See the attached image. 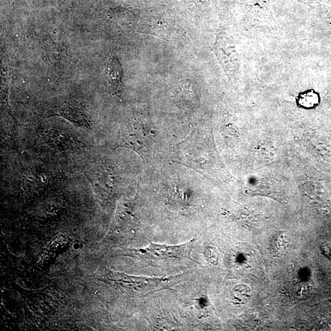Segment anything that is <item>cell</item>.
Masks as SVG:
<instances>
[{"mask_svg": "<svg viewBox=\"0 0 331 331\" xmlns=\"http://www.w3.org/2000/svg\"><path fill=\"white\" fill-rule=\"evenodd\" d=\"M330 302H331V300H330Z\"/></svg>", "mask_w": 331, "mask_h": 331, "instance_id": "52a82bcc", "label": "cell"}, {"mask_svg": "<svg viewBox=\"0 0 331 331\" xmlns=\"http://www.w3.org/2000/svg\"><path fill=\"white\" fill-rule=\"evenodd\" d=\"M106 77L113 92L121 97L122 91V69L118 58L110 56L106 64Z\"/></svg>", "mask_w": 331, "mask_h": 331, "instance_id": "3957f363", "label": "cell"}, {"mask_svg": "<svg viewBox=\"0 0 331 331\" xmlns=\"http://www.w3.org/2000/svg\"><path fill=\"white\" fill-rule=\"evenodd\" d=\"M290 238L288 233L281 231L273 236L270 242V251L274 256H282L288 252L290 245Z\"/></svg>", "mask_w": 331, "mask_h": 331, "instance_id": "277c9868", "label": "cell"}, {"mask_svg": "<svg viewBox=\"0 0 331 331\" xmlns=\"http://www.w3.org/2000/svg\"><path fill=\"white\" fill-rule=\"evenodd\" d=\"M194 240L178 246L160 245L150 242L149 247L140 250V254L145 259L151 261L168 260H183L187 258L191 254Z\"/></svg>", "mask_w": 331, "mask_h": 331, "instance_id": "7a4b0ae2", "label": "cell"}, {"mask_svg": "<svg viewBox=\"0 0 331 331\" xmlns=\"http://www.w3.org/2000/svg\"><path fill=\"white\" fill-rule=\"evenodd\" d=\"M207 139L200 130L191 133L176 145L177 162L187 166L200 174H209L211 171L209 154L207 149Z\"/></svg>", "mask_w": 331, "mask_h": 331, "instance_id": "6da1fadb", "label": "cell"}, {"mask_svg": "<svg viewBox=\"0 0 331 331\" xmlns=\"http://www.w3.org/2000/svg\"><path fill=\"white\" fill-rule=\"evenodd\" d=\"M296 103L299 108L302 109H314L319 105V94L313 90L305 91L298 94Z\"/></svg>", "mask_w": 331, "mask_h": 331, "instance_id": "5b68a950", "label": "cell"}, {"mask_svg": "<svg viewBox=\"0 0 331 331\" xmlns=\"http://www.w3.org/2000/svg\"><path fill=\"white\" fill-rule=\"evenodd\" d=\"M321 251L327 258L331 261V244L327 243L321 246Z\"/></svg>", "mask_w": 331, "mask_h": 331, "instance_id": "8992f818", "label": "cell"}]
</instances>
